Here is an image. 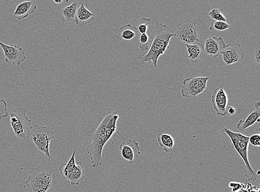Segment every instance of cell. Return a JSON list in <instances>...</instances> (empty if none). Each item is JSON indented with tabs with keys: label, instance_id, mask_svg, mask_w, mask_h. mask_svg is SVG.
Returning <instances> with one entry per match:
<instances>
[{
	"label": "cell",
	"instance_id": "1",
	"mask_svg": "<svg viewBox=\"0 0 260 192\" xmlns=\"http://www.w3.org/2000/svg\"><path fill=\"white\" fill-rule=\"evenodd\" d=\"M119 119L118 111H110L101 117L94 127L88 131L90 142L86 147L93 169L102 164L103 149L112 136L116 133L117 122ZM118 133V132H117Z\"/></svg>",
	"mask_w": 260,
	"mask_h": 192
},
{
	"label": "cell",
	"instance_id": "2",
	"mask_svg": "<svg viewBox=\"0 0 260 192\" xmlns=\"http://www.w3.org/2000/svg\"><path fill=\"white\" fill-rule=\"evenodd\" d=\"M152 34L154 39L148 52L146 55H139L138 58L141 63L152 62L156 67L159 58L166 52L171 39L176 34L170 28L159 22L155 23Z\"/></svg>",
	"mask_w": 260,
	"mask_h": 192
},
{
	"label": "cell",
	"instance_id": "3",
	"mask_svg": "<svg viewBox=\"0 0 260 192\" xmlns=\"http://www.w3.org/2000/svg\"><path fill=\"white\" fill-rule=\"evenodd\" d=\"M223 131L231 139L234 147L239 154L240 157L245 164L244 175L249 181H255L257 179L256 173L252 169L249 157H248V149L249 146V137L240 133H235L227 128H223Z\"/></svg>",
	"mask_w": 260,
	"mask_h": 192
},
{
	"label": "cell",
	"instance_id": "4",
	"mask_svg": "<svg viewBox=\"0 0 260 192\" xmlns=\"http://www.w3.org/2000/svg\"><path fill=\"white\" fill-rule=\"evenodd\" d=\"M26 112V109L18 107L14 111L9 113L11 127L19 140L28 139L32 129V122L27 117Z\"/></svg>",
	"mask_w": 260,
	"mask_h": 192
},
{
	"label": "cell",
	"instance_id": "5",
	"mask_svg": "<svg viewBox=\"0 0 260 192\" xmlns=\"http://www.w3.org/2000/svg\"><path fill=\"white\" fill-rule=\"evenodd\" d=\"M52 177L51 172L31 167L25 183L30 192H47L51 187Z\"/></svg>",
	"mask_w": 260,
	"mask_h": 192
},
{
	"label": "cell",
	"instance_id": "6",
	"mask_svg": "<svg viewBox=\"0 0 260 192\" xmlns=\"http://www.w3.org/2000/svg\"><path fill=\"white\" fill-rule=\"evenodd\" d=\"M29 137L37 147L40 153L51 159L50 145L52 140L54 139L53 131L49 128L35 124L30 133Z\"/></svg>",
	"mask_w": 260,
	"mask_h": 192
},
{
	"label": "cell",
	"instance_id": "7",
	"mask_svg": "<svg viewBox=\"0 0 260 192\" xmlns=\"http://www.w3.org/2000/svg\"><path fill=\"white\" fill-rule=\"evenodd\" d=\"M210 78L191 76L183 81L181 95L184 98L194 99L207 89Z\"/></svg>",
	"mask_w": 260,
	"mask_h": 192
},
{
	"label": "cell",
	"instance_id": "8",
	"mask_svg": "<svg viewBox=\"0 0 260 192\" xmlns=\"http://www.w3.org/2000/svg\"><path fill=\"white\" fill-rule=\"evenodd\" d=\"M175 34L178 39L185 45L199 43V29L192 19H187L177 25Z\"/></svg>",
	"mask_w": 260,
	"mask_h": 192
},
{
	"label": "cell",
	"instance_id": "9",
	"mask_svg": "<svg viewBox=\"0 0 260 192\" xmlns=\"http://www.w3.org/2000/svg\"><path fill=\"white\" fill-rule=\"evenodd\" d=\"M0 46L2 47L4 53L5 62L13 64L18 67L25 61V52L20 46L13 44L6 45L1 41Z\"/></svg>",
	"mask_w": 260,
	"mask_h": 192
},
{
	"label": "cell",
	"instance_id": "10",
	"mask_svg": "<svg viewBox=\"0 0 260 192\" xmlns=\"http://www.w3.org/2000/svg\"><path fill=\"white\" fill-rule=\"evenodd\" d=\"M211 102L217 116L221 117L226 116L229 98L222 85L214 90L211 97Z\"/></svg>",
	"mask_w": 260,
	"mask_h": 192
},
{
	"label": "cell",
	"instance_id": "11",
	"mask_svg": "<svg viewBox=\"0 0 260 192\" xmlns=\"http://www.w3.org/2000/svg\"><path fill=\"white\" fill-rule=\"evenodd\" d=\"M223 62L230 66L244 59L245 56L241 46L238 44H229L221 52Z\"/></svg>",
	"mask_w": 260,
	"mask_h": 192
},
{
	"label": "cell",
	"instance_id": "12",
	"mask_svg": "<svg viewBox=\"0 0 260 192\" xmlns=\"http://www.w3.org/2000/svg\"><path fill=\"white\" fill-rule=\"evenodd\" d=\"M121 156L130 164L141 155L139 143L135 140L129 139L120 144L119 148Z\"/></svg>",
	"mask_w": 260,
	"mask_h": 192
},
{
	"label": "cell",
	"instance_id": "13",
	"mask_svg": "<svg viewBox=\"0 0 260 192\" xmlns=\"http://www.w3.org/2000/svg\"><path fill=\"white\" fill-rule=\"evenodd\" d=\"M203 46L206 55L216 58L219 56L226 45L222 38L210 37L205 40Z\"/></svg>",
	"mask_w": 260,
	"mask_h": 192
},
{
	"label": "cell",
	"instance_id": "14",
	"mask_svg": "<svg viewBox=\"0 0 260 192\" xmlns=\"http://www.w3.org/2000/svg\"><path fill=\"white\" fill-rule=\"evenodd\" d=\"M37 10V6L34 2H24L17 6L14 14V17L18 20L26 19L30 15Z\"/></svg>",
	"mask_w": 260,
	"mask_h": 192
},
{
	"label": "cell",
	"instance_id": "15",
	"mask_svg": "<svg viewBox=\"0 0 260 192\" xmlns=\"http://www.w3.org/2000/svg\"><path fill=\"white\" fill-rule=\"evenodd\" d=\"M78 5L79 4L75 2L69 6H66L60 9L59 13L60 19L67 25H71L75 23Z\"/></svg>",
	"mask_w": 260,
	"mask_h": 192
},
{
	"label": "cell",
	"instance_id": "16",
	"mask_svg": "<svg viewBox=\"0 0 260 192\" xmlns=\"http://www.w3.org/2000/svg\"><path fill=\"white\" fill-rule=\"evenodd\" d=\"M255 110L251 111L249 116L245 120H240L237 125V129L239 131L245 130L253 125L260 116L259 101L256 102L254 104Z\"/></svg>",
	"mask_w": 260,
	"mask_h": 192
},
{
	"label": "cell",
	"instance_id": "17",
	"mask_svg": "<svg viewBox=\"0 0 260 192\" xmlns=\"http://www.w3.org/2000/svg\"><path fill=\"white\" fill-rule=\"evenodd\" d=\"M94 17L95 14L90 12L82 3L78 5L75 23L78 27H83L92 22Z\"/></svg>",
	"mask_w": 260,
	"mask_h": 192
},
{
	"label": "cell",
	"instance_id": "18",
	"mask_svg": "<svg viewBox=\"0 0 260 192\" xmlns=\"http://www.w3.org/2000/svg\"><path fill=\"white\" fill-rule=\"evenodd\" d=\"M188 52L189 56L187 59L192 63H197L199 60L203 59L206 56L204 46L199 42L190 45H185Z\"/></svg>",
	"mask_w": 260,
	"mask_h": 192
},
{
	"label": "cell",
	"instance_id": "19",
	"mask_svg": "<svg viewBox=\"0 0 260 192\" xmlns=\"http://www.w3.org/2000/svg\"><path fill=\"white\" fill-rule=\"evenodd\" d=\"M85 177V171L82 164L78 162L70 175L66 177L72 185H78L83 181Z\"/></svg>",
	"mask_w": 260,
	"mask_h": 192
},
{
	"label": "cell",
	"instance_id": "20",
	"mask_svg": "<svg viewBox=\"0 0 260 192\" xmlns=\"http://www.w3.org/2000/svg\"><path fill=\"white\" fill-rule=\"evenodd\" d=\"M138 34L136 27H132L130 24H127L120 27L117 39L120 41H129L134 39Z\"/></svg>",
	"mask_w": 260,
	"mask_h": 192
},
{
	"label": "cell",
	"instance_id": "21",
	"mask_svg": "<svg viewBox=\"0 0 260 192\" xmlns=\"http://www.w3.org/2000/svg\"><path fill=\"white\" fill-rule=\"evenodd\" d=\"M157 141L161 148L167 153L171 152L175 145L173 137L168 134H159Z\"/></svg>",
	"mask_w": 260,
	"mask_h": 192
},
{
	"label": "cell",
	"instance_id": "22",
	"mask_svg": "<svg viewBox=\"0 0 260 192\" xmlns=\"http://www.w3.org/2000/svg\"><path fill=\"white\" fill-rule=\"evenodd\" d=\"M75 155L76 151L74 150L68 163L67 164H62L58 167V171H59L60 174L65 178L67 177L70 175L76 164Z\"/></svg>",
	"mask_w": 260,
	"mask_h": 192
},
{
	"label": "cell",
	"instance_id": "23",
	"mask_svg": "<svg viewBox=\"0 0 260 192\" xmlns=\"http://www.w3.org/2000/svg\"><path fill=\"white\" fill-rule=\"evenodd\" d=\"M154 37L152 34L147 33L141 34L140 36V48L142 51L149 50L152 44Z\"/></svg>",
	"mask_w": 260,
	"mask_h": 192
},
{
	"label": "cell",
	"instance_id": "24",
	"mask_svg": "<svg viewBox=\"0 0 260 192\" xmlns=\"http://www.w3.org/2000/svg\"><path fill=\"white\" fill-rule=\"evenodd\" d=\"M209 16L214 21L226 22V18L223 15L221 9L213 8L209 12Z\"/></svg>",
	"mask_w": 260,
	"mask_h": 192
},
{
	"label": "cell",
	"instance_id": "25",
	"mask_svg": "<svg viewBox=\"0 0 260 192\" xmlns=\"http://www.w3.org/2000/svg\"><path fill=\"white\" fill-rule=\"evenodd\" d=\"M231 28V25L226 22L213 21L210 23V31H212L216 29L219 31H224Z\"/></svg>",
	"mask_w": 260,
	"mask_h": 192
},
{
	"label": "cell",
	"instance_id": "26",
	"mask_svg": "<svg viewBox=\"0 0 260 192\" xmlns=\"http://www.w3.org/2000/svg\"><path fill=\"white\" fill-rule=\"evenodd\" d=\"M150 18L142 17L136 27L138 33H146L148 31V26L150 23Z\"/></svg>",
	"mask_w": 260,
	"mask_h": 192
},
{
	"label": "cell",
	"instance_id": "27",
	"mask_svg": "<svg viewBox=\"0 0 260 192\" xmlns=\"http://www.w3.org/2000/svg\"><path fill=\"white\" fill-rule=\"evenodd\" d=\"M9 116L8 104L5 100H0V121Z\"/></svg>",
	"mask_w": 260,
	"mask_h": 192
},
{
	"label": "cell",
	"instance_id": "28",
	"mask_svg": "<svg viewBox=\"0 0 260 192\" xmlns=\"http://www.w3.org/2000/svg\"><path fill=\"white\" fill-rule=\"evenodd\" d=\"M253 56L257 67L260 65V43L258 42L257 44L253 48Z\"/></svg>",
	"mask_w": 260,
	"mask_h": 192
},
{
	"label": "cell",
	"instance_id": "29",
	"mask_svg": "<svg viewBox=\"0 0 260 192\" xmlns=\"http://www.w3.org/2000/svg\"><path fill=\"white\" fill-rule=\"evenodd\" d=\"M249 143L256 147L260 146V135L259 134H253L249 137Z\"/></svg>",
	"mask_w": 260,
	"mask_h": 192
},
{
	"label": "cell",
	"instance_id": "30",
	"mask_svg": "<svg viewBox=\"0 0 260 192\" xmlns=\"http://www.w3.org/2000/svg\"><path fill=\"white\" fill-rule=\"evenodd\" d=\"M236 109H235V108L232 106H230L228 107V112H229V113L230 114V115H231V116H234L235 115V113H236Z\"/></svg>",
	"mask_w": 260,
	"mask_h": 192
},
{
	"label": "cell",
	"instance_id": "31",
	"mask_svg": "<svg viewBox=\"0 0 260 192\" xmlns=\"http://www.w3.org/2000/svg\"><path fill=\"white\" fill-rule=\"evenodd\" d=\"M63 2H64L63 1V0H60V1H57V0H54V3H56L57 4H61Z\"/></svg>",
	"mask_w": 260,
	"mask_h": 192
}]
</instances>
